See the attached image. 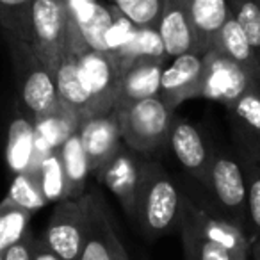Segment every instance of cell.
Segmentation results:
<instances>
[{
    "instance_id": "cell-8",
    "label": "cell",
    "mask_w": 260,
    "mask_h": 260,
    "mask_svg": "<svg viewBox=\"0 0 260 260\" xmlns=\"http://www.w3.org/2000/svg\"><path fill=\"white\" fill-rule=\"evenodd\" d=\"M260 80L251 77L242 66L228 59L217 48H210L203 54V80L200 98L217 102L230 107L241 94Z\"/></svg>"
},
{
    "instance_id": "cell-19",
    "label": "cell",
    "mask_w": 260,
    "mask_h": 260,
    "mask_svg": "<svg viewBox=\"0 0 260 260\" xmlns=\"http://www.w3.org/2000/svg\"><path fill=\"white\" fill-rule=\"evenodd\" d=\"M157 32L166 57L173 59L185 52H194V36L184 0H166Z\"/></svg>"
},
{
    "instance_id": "cell-17",
    "label": "cell",
    "mask_w": 260,
    "mask_h": 260,
    "mask_svg": "<svg viewBox=\"0 0 260 260\" xmlns=\"http://www.w3.org/2000/svg\"><path fill=\"white\" fill-rule=\"evenodd\" d=\"M189 22L194 36V52L205 54L214 48L223 23L226 22L230 9L226 0H184Z\"/></svg>"
},
{
    "instance_id": "cell-1",
    "label": "cell",
    "mask_w": 260,
    "mask_h": 260,
    "mask_svg": "<svg viewBox=\"0 0 260 260\" xmlns=\"http://www.w3.org/2000/svg\"><path fill=\"white\" fill-rule=\"evenodd\" d=\"M184 212L185 200L168 171L153 160L143 162L134 210L141 230L152 237L166 235L180 226Z\"/></svg>"
},
{
    "instance_id": "cell-29",
    "label": "cell",
    "mask_w": 260,
    "mask_h": 260,
    "mask_svg": "<svg viewBox=\"0 0 260 260\" xmlns=\"http://www.w3.org/2000/svg\"><path fill=\"white\" fill-rule=\"evenodd\" d=\"M166 0H114V8L136 27L157 29Z\"/></svg>"
},
{
    "instance_id": "cell-28",
    "label": "cell",
    "mask_w": 260,
    "mask_h": 260,
    "mask_svg": "<svg viewBox=\"0 0 260 260\" xmlns=\"http://www.w3.org/2000/svg\"><path fill=\"white\" fill-rule=\"evenodd\" d=\"M114 15V6H104L102 2H98L96 8L93 9V13L86 20L77 23L79 30L82 32V38L86 40L87 47L105 52V36H107V30L111 29Z\"/></svg>"
},
{
    "instance_id": "cell-20",
    "label": "cell",
    "mask_w": 260,
    "mask_h": 260,
    "mask_svg": "<svg viewBox=\"0 0 260 260\" xmlns=\"http://www.w3.org/2000/svg\"><path fill=\"white\" fill-rule=\"evenodd\" d=\"M36 159V126L34 119L18 111L11 119L6 143V162L15 175L29 171Z\"/></svg>"
},
{
    "instance_id": "cell-26",
    "label": "cell",
    "mask_w": 260,
    "mask_h": 260,
    "mask_svg": "<svg viewBox=\"0 0 260 260\" xmlns=\"http://www.w3.org/2000/svg\"><path fill=\"white\" fill-rule=\"evenodd\" d=\"M34 0H0V25L8 38L29 41Z\"/></svg>"
},
{
    "instance_id": "cell-9",
    "label": "cell",
    "mask_w": 260,
    "mask_h": 260,
    "mask_svg": "<svg viewBox=\"0 0 260 260\" xmlns=\"http://www.w3.org/2000/svg\"><path fill=\"white\" fill-rule=\"evenodd\" d=\"M182 224L191 228L196 235L207 239L210 242L226 248L232 251L239 260L249 258V246L251 241L246 235L244 228L235 224L234 221L224 219V217L214 216L209 210L202 209L191 200H185V212Z\"/></svg>"
},
{
    "instance_id": "cell-6",
    "label": "cell",
    "mask_w": 260,
    "mask_h": 260,
    "mask_svg": "<svg viewBox=\"0 0 260 260\" xmlns=\"http://www.w3.org/2000/svg\"><path fill=\"white\" fill-rule=\"evenodd\" d=\"M87 234V196L55 205L43 241L61 260H79Z\"/></svg>"
},
{
    "instance_id": "cell-34",
    "label": "cell",
    "mask_w": 260,
    "mask_h": 260,
    "mask_svg": "<svg viewBox=\"0 0 260 260\" xmlns=\"http://www.w3.org/2000/svg\"><path fill=\"white\" fill-rule=\"evenodd\" d=\"M34 260H61V258L48 248L47 242L43 241V237H36V242H34Z\"/></svg>"
},
{
    "instance_id": "cell-10",
    "label": "cell",
    "mask_w": 260,
    "mask_h": 260,
    "mask_svg": "<svg viewBox=\"0 0 260 260\" xmlns=\"http://www.w3.org/2000/svg\"><path fill=\"white\" fill-rule=\"evenodd\" d=\"M203 80V55L196 52L173 57L170 66H164L160 77L159 96L170 109H177L180 104L200 98Z\"/></svg>"
},
{
    "instance_id": "cell-39",
    "label": "cell",
    "mask_w": 260,
    "mask_h": 260,
    "mask_svg": "<svg viewBox=\"0 0 260 260\" xmlns=\"http://www.w3.org/2000/svg\"><path fill=\"white\" fill-rule=\"evenodd\" d=\"M256 4H258V6H260V0H256Z\"/></svg>"
},
{
    "instance_id": "cell-33",
    "label": "cell",
    "mask_w": 260,
    "mask_h": 260,
    "mask_svg": "<svg viewBox=\"0 0 260 260\" xmlns=\"http://www.w3.org/2000/svg\"><path fill=\"white\" fill-rule=\"evenodd\" d=\"M34 242L36 237L29 230L18 242L6 249L2 260H34Z\"/></svg>"
},
{
    "instance_id": "cell-27",
    "label": "cell",
    "mask_w": 260,
    "mask_h": 260,
    "mask_svg": "<svg viewBox=\"0 0 260 260\" xmlns=\"http://www.w3.org/2000/svg\"><path fill=\"white\" fill-rule=\"evenodd\" d=\"M32 212L2 200L0 202V251L18 242L29 232V221Z\"/></svg>"
},
{
    "instance_id": "cell-5",
    "label": "cell",
    "mask_w": 260,
    "mask_h": 260,
    "mask_svg": "<svg viewBox=\"0 0 260 260\" xmlns=\"http://www.w3.org/2000/svg\"><path fill=\"white\" fill-rule=\"evenodd\" d=\"M79 54L80 79L93 104V116L114 112L121 79L119 59L111 52L84 48Z\"/></svg>"
},
{
    "instance_id": "cell-35",
    "label": "cell",
    "mask_w": 260,
    "mask_h": 260,
    "mask_svg": "<svg viewBox=\"0 0 260 260\" xmlns=\"http://www.w3.org/2000/svg\"><path fill=\"white\" fill-rule=\"evenodd\" d=\"M249 256L253 260H260V237H256L251 241V246H249Z\"/></svg>"
},
{
    "instance_id": "cell-23",
    "label": "cell",
    "mask_w": 260,
    "mask_h": 260,
    "mask_svg": "<svg viewBox=\"0 0 260 260\" xmlns=\"http://www.w3.org/2000/svg\"><path fill=\"white\" fill-rule=\"evenodd\" d=\"M61 157L62 171L66 178V196L68 200H77L82 196L86 180L91 175V166L87 155L82 148V143L79 139V134H73L62 143V146L57 150Z\"/></svg>"
},
{
    "instance_id": "cell-31",
    "label": "cell",
    "mask_w": 260,
    "mask_h": 260,
    "mask_svg": "<svg viewBox=\"0 0 260 260\" xmlns=\"http://www.w3.org/2000/svg\"><path fill=\"white\" fill-rule=\"evenodd\" d=\"M180 230H182V241H184V249L185 251H191L198 260H239L226 248L200 237V235H196L185 224H180Z\"/></svg>"
},
{
    "instance_id": "cell-15",
    "label": "cell",
    "mask_w": 260,
    "mask_h": 260,
    "mask_svg": "<svg viewBox=\"0 0 260 260\" xmlns=\"http://www.w3.org/2000/svg\"><path fill=\"white\" fill-rule=\"evenodd\" d=\"M139 173H141V164L136 160L132 153L125 152L121 148L107 164H104L93 175L98 178V182H102L118 198L121 209L128 216L134 217Z\"/></svg>"
},
{
    "instance_id": "cell-18",
    "label": "cell",
    "mask_w": 260,
    "mask_h": 260,
    "mask_svg": "<svg viewBox=\"0 0 260 260\" xmlns=\"http://www.w3.org/2000/svg\"><path fill=\"white\" fill-rule=\"evenodd\" d=\"M54 79L61 104L68 107L73 114L79 116L80 119L91 118L93 104H91V98L84 87L82 79H80L79 54L68 41H66L64 57H62L57 72L54 73Z\"/></svg>"
},
{
    "instance_id": "cell-32",
    "label": "cell",
    "mask_w": 260,
    "mask_h": 260,
    "mask_svg": "<svg viewBox=\"0 0 260 260\" xmlns=\"http://www.w3.org/2000/svg\"><path fill=\"white\" fill-rule=\"evenodd\" d=\"M248 184V224L260 237V162H242Z\"/></svg>"
},
{
    "instance_id": "cell-4",
    "label": "cell",
    "mask_w": 260,
    "mask_h": 260,
    "mask_svg": "<svg viewBox=\"0 0 260 260\" xmlns=\"http://www.w3.org/2000/svg\"><path fill=\"white\" fill-rule=\"evenodd\" d=\"M68 16L64 4L57 0H34L30 16L29 45L36 57L54 75L66 52Z\"/></svg>"
},
{
    "instance_id": "cell-36",
    "label": "cell",
    "mask_w": 260,
    "mask_h": 260,
    "mask_svg": "<svg viewBox=\"0 0 260 260\" xmlns=\"http://www.w3.org/2000/svg\"><path fill=\"white\" fill-rule=\"evenodd\" d=\"M185 260H198V258H196V256L192 255L191 251H185Z\"/></svg>"
},
{
    "instance_id": "cell-12",
    "label": "cell",
    "mask_w": 260,
    "mask_h": 260,
    "mask_svg": "<svg viewBox=\"0 0 260 260\" xmlns=\"http://www.w3.org/2000/svg\"><path fill=\"white\" fill-rule=\"evenodd\" d=\"M228 114L242 162H260V82L241 94Z\"/></svg>"
},
{
    "instance_id": "cell-21",
    "label": "cell",
    "mask_w": 260,
    "mask_h": 260,
    "mask_svg": "<svg viewBox=\"0 0 260 260\" xmlns=\"http://www.w3.org/2000/svg\"><path fill=\"white\" fill-rule=\"evenodd\" d=\"M82 119L68 107L61 105L57 111L34 121L36 126V157L47 155L62 146V143L79 130ZM36 160V159H34Z\"/></svg>"
},
{
    "instance_id": "cell-24",
    "label": "cell",
    "mask_w": 260,
    "mask_h": 260,
    "mask_svg": "<svg viewBox=\"0 0 260 260\" xmlns=\"http://www.w3.org/2000/svg\"><path fill=\"white\" fill-rule=\"evenodd\" d=\"M32 168L36 170L38 180H40V185L43 189L45 196H47L48 203H59L62 200H68V196H66V178L57 150L47 153V155L36 157Z\"/></svg>"
},
{
    "instance_id": "cell-7",
    "label": "cell",
    "mask_w": 260,
    "mask_h": 260,
    "mask_svg": "<svg viewBox=\"0 0 260 260\" xmlns=\"http://www.w3.org/2000/svg\"><path fill=\"white\" fill-rule=\"evenodd\" d=\"M205 187L226 212L228 219L241 228L248 226V184L244 166L234 157L217 153L210 164Z\"/></svg>"
},
{
    "instance_id": "cell-14",
    "label": "cell",
    "mask_w": 260,
    "mask_h": 260,
    "mask_svg": "<svg viewBox=\"0 0 260 260\" xmlns=\"http://www.w3.org/2000/svg\"><path fill=\"white\" fill-rule=\"evenodd\" d=\"M168 145L171 146L177 160L191 177L205 185L214 153L209 150L203 134L184 119H173Z\"/></svg>"
},
{
    "instance_id": "cell-22",
    "label": "cell",
    "mask_w": 260,
    "mask_h": 260,
    "mask_svg": "<svg viewBox=\"0 0 260 260\" xmlns=\"http://www.w3.org/2000/svg\"><path fill=\"white\" fill-rule=\"evenodd\" d=\"M214 48H217L219 52H223L228 59H232L234 62H237L239 66L246 70L251 77L260 80V64L256 59L255 52L251 48V43L246 38L244 30L241 29L235 18L232 15H228L226 22L223 23L217 41L214 45Z\"/></svg>"
},
{
    "instance_id": "cell-38",
    "label": "cell",
    "mask_w": 260,
    "mask_h": 260,
    "mask_svg": "<svg viewBox=\"0 0 260 260\" xmlns=\"http://www.w3.org/2000/svg\"><path fill=\"white\" fill-rule=\"evenodd\" d=\"M57 2H61V4H62V2H64V0H57Z\"/></svg>"
},
{
    "instance_id": "cell-11",
    "label": "cell",
    "mask_w": 260,
    "mask_h": 260,
    "mask_svg": "<svg viewBox=\"0 0 260 260\" xmlns=\"http://www.w3.org/2000/svg\"><path fill=\"white\" fill-rule=\"evenodd\" d=\"M79 260H130L96 194H87V234Z\"/></svg>"
},
{
    "instance_id": "cell-37",
    "label": "cell",
    "mask_w": 260,
    "mask_h": 260,
    "mask_svg": "<svg viewBox=\"0 0 260 260\" xmlns=\"http://www.w3.org/2000/svg\"><path fill=\"white\" fill-rule=\"evenodd\" d=\"M4 258V251H0V260Z\"/></svg>"
},
{
    "instance_id": "cell-2",
    "label": "cell",
    "mask_w": 260,
    "mask_h": 260,
    "mask_svg": "<svg viewBox=\"0 0 260 260\" xmlns=\"http://www.w3.org/2000/svg\"><path fill=\"white\" fill-rule=\"evenodd\" d=\"M18 89V111L30 119H41L61 107L52 72L36 57L25 41L9 38Z\"/></svg>"
},
{
    "instance_id": "cell-3",
    "label": "cell",
    "mask_w": 260,
    "mask_h": 260,
    "mask_svg": "<svg viewBox=\"0 0 260 260\" xmlns=\"http://www.w3.org/2000/svg\"><path fill=\"white\" fill-rule=\"evenodd\" d=\"M121 130V139L130 150L150 153L168 145L173 109H170L160 96L139 100L114 111Z\"/></svg>"
},
{
    "instance_id": "cell-25",
    "label": "cell",
    "mask_w": 260,
    "mask_h": 260,
    "mask_svg": "<svg viewBox=\"0 0 260 260\" xmlns=\"http://www.w3.org/2000/svg\"><path fill=\"white\" fill-rule=\"evenodd\" d=\"M6 200L15 205L22 207V209L34 212V210L43 209L48 203L47 196H45L43 189L38 180V173L34 168L29 171H23L13 177V182L9 185V191L6 194Z\"/></svg>"
},
{
    "instance_id": "cell-16",
    "label": "cell",
    "mask_w": 260,
    "mask_h": 260,
    "mask_svg": "<svg viewBox=\"0 0 260 260\" xmlns=\"http://www.w3.org/2000/svg\"><path fill=\"white\" fill-rule=\"evenodd\" d=\"M162 70L164 59L159 57H138L128 62L123 68L119 79L116 109L136 104L145 98L159 96Z\"/></svg>"
},
{
    "instance_id": "cell-30",
    "label": "cell",
    "mask_w": 260,
    "mask_h": 260,
    "mask_svg": "<svg viewBox=\"0 0 260 260\" xmlns=\"http://www.w3.org/2000/svg\"><path fill=\"white\" fill-rule=\"evenodd\" d=\"M230 15L244 30L260 64V6L256 0H226Z\"/></svg>"
},
{
    "instance_id": "cell-13",
    "label": "cell",
    "mask_w": 260,
    "mask_h": 260,
    "mask_svg": "<svg viewBox=\"0 0 260 260\" xmlns=\"http://www.w3.org/2000/svg\"><path fill=\"white\" fill-rule=\"evenodd\" d=\"M77 134L89 160L91 175L121 150V130L114 112L82 119Z\"/></svg>"
}]
</instances>
